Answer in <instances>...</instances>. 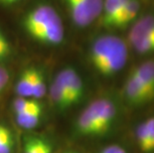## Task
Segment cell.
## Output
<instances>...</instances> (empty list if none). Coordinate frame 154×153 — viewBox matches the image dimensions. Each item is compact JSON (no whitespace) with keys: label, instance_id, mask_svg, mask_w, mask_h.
I'll return each mask as SVG.
<instances>
[{"label":"cell","instance_id":"1","mask_svg":"<svg viewBox=\"0 0 154 153\" xmlns=\"http://www.w3.org/2000/svg\"><path fill=\"white\" fill-rule=\"evenodd\" d=\"M127 58L126 44L116 36H101L94 42L90 50L91 65L103 77H111L122 70Z\"/></svg>","mask_w":154,"mask_h":153},{"label":"cell","instance_id":"2","mask_svg":"<svg viewBox=\"0 0 154 153\" xmlns=\"http://www.w3.org/2000/svg\"><path fill=\"white\" fill-rule=\"evenodd\" d=\"M117 110L112 100L97 99L91 102L78 116L75 129L79 135L97 137L104 135L112 127Z\"/></svg>","mask_w":154,"mask_h":153},{"label":"cell","instance_id":"3","mask_svg":"<svg viewBox=\"0 0 154 153\" xmlns=\"http://www.w3.org/2000/svg\"><path fill=\"white\" fill-rule=\"evenodd\" d=\"M28 34L41 43L58 45L64 39V26L57 11L50 5H39L24 19Z\"/></svg>","mask_w":154,"mask_h":153},{"label":"cell","instance_id":"4","mask_svg":"<svg viewBox=\"0 0 154 153\" xmlns=\"http://www.w3.org/2000/svg\"><path fill=\"white\" fill-rule=\"evenodd\" d=\"M75 24L79 27L88 26L103 12V0H66Z\"/></svg>","mask_w":154,"mask_h":153},{"label":"cell","instance_id":"5","mask_svg":"<svg viewBox=\"0 0 154 153\" xmlns=\"http://www.w3.org/2000/svg\"><path fill=\"white\" fill-rule=\"evenodd\" d=\"M123 94L129 105L138 106L145 105L154 99V90L130 73L124 84Z\"/></svg>","mask_w":154,"mask_h":153},{"label":"cell","instance_id":"6","mask_svg":"<svg viewBox=\"0 0 154 153\" xmlns=\"http://www.w3.org/2000/svg\"><path fill=\"white\" fill-rule=\"evenodd\" d=\"M56 78L63 84L71 106L80 102L84 94V84L77 71L73 68H66L62 70Z\"/></svg>","mask_w":154,"mask_h":153},{"label":"cell","instance_id":"7","mask_svg":"<svg viewBox=\"0 0 154 153\" xmlns=\"http://www.w3.org/2000/svg\"><path fill=\"white\" fill-rule=\"evenodd\" d=\"M154 35V16L148 15L139 19L129 32L128 40L133 45Z\"/></svg>","mask_w":154,"mask_h":153},{"label":"cell","instance_id":"8","mask_svg":"<svg viewBox=\"0 0 154 153\" xmlns=\"http://www.w3.org/2000/svg\"><path fill=\"white\" fill-rule=\"evenodd\" d=\"M37 69L29 68L25 70L19 77L16 84V93L21 97H32L33 96L34 79Z\"/></svg>","mask_w":154,"mask_h":153},{"label":"cell","instance_id":"9","mask_svg":"<svg viewBox=\"0 0 154 153\" xmlns=\"http://www.w3.org/2000/svg\"><path fill=\"white\" fill-rule=\"evenodd\" d=\"M140 5L138 0H129L124 5V7L121 9L119 15L116 16V20L113 21V24L111 27H124L128 23H130L138 14Z\"/></svg>","mask_w":154,"mask_h":153},{"label":"cell","instance_id":"10","mask_svg":"<svg viewBox=\"0 0 154 153\" xmlns=\"http://www.w3.org/2000/svg\"><path fill=\"white\" fill-rule=\"evenodd\" d=\"M42 106H38L31 109L26 112H23L20 113H16L15 118H16V122L18 123L19 126H21L22 128L26 129H32L36 127L39 122L41 120L42 116Z\"/></svg>","mask_w":154,"mask_h":153},{"label":"cell","instance_id":"11","mask_svg":"<svg viewBox=\"0 0 154 153\" xmlns=\"http://www.w3.org/2000/svg\"><path fill=\"white\" fill-rule=\"evenodd\" d=\"M50 99L52 103L61 110H65L71 107L66 90L57 78H55L50 87Z\"/></svg>","mask_w":154,"mask_h":153},{"label":"cell","instance_id":"12","mask_svg":"<svg viewBox=\"0 0 154 153\" xmlns=\"http://www.w3.org/2000/svg\"><path fill=\"white\" fill-rule=\"evenodd\" d=\"M128 1L129 0H103V24L111 27L116 16Z\"/></svg>","mask_w":154,"mask_h":153},{"label":"cell","instance_id":"13","mask_svg":"<svg viewBox=\"0 0 154 153\" xmlns=\"http://www.w3.org/2000/svg\"><path fill=\"white\" fill-rule=\"evenodd\" d=\"M131 73L154 90V60H149L140 64Z\"/></svg>","mask_w":154,"mask_h":153},{"label":"cell","instance_id":"14","mask_svg":"<svg viewBox=\"0 0 154 153\" xmlns=\"http://www.w3.org/2000/svg\"><path fill=\"white\" fill-rule=\"evenodd\" d=\"M23 153H53L52 146L39 136H30L26 139Z\"/></svg>","mask_w":154,"mask_h":153},{"label":"cell","instance_id":"15","mask_svg":"<svg viewBox=\"0 0 154 153\" xmlns=\"http://www.w3.org/2000/svg\"><path fill=\"white\" fill-rule=\"evenodd\" d=\"M135 139L140 151L143 153H152L150 137L144 121L140 122L135 128Z\"/></svg>","mask_w":154,"mask_h":153},{"label":"cell","instance_id":"16","mask_svg":"<svg viewBox=\"0 0 154 153\" xmlns=\"http://www.w3.org/2000/svg\"><path fill=\"white\" fill-rule=\"evenodd\" d=\"M14 149V138L8 126L0 124V153H12Z\"/></svg>","mask_w":154,"mask_h":153},{"label":"cell","instance_id":"17","mask_svg":"<svg viewBox=\"0 0 154 153\" xmlns=\"http://www.w3.org/2000/svg\"><path fill=\"white\" fill-rule=\"evenodd\" d=\"M41 103L37 102V99H30L29 97H21L19 96L18 99H16L14 102H13V110H14L15 115L16 113H20L23 112H26V110H29L31 109H34V107L40 106Z\"/></svg>","mask_w":154,"mask_h":153},{"label":"cell","instance_id":"18","mask_svg":"<svg viewBox=\"0 0 154 153\" xmlns=\"http://www.w3.org/2000/svg\"><path fill=\"white\" fill-rule=\"evenodd\" d=\"M46 94V84L43 74L37 70L34 79V87H33V97L34 99H40L44 97Z\"/></svg>","mask_w":154,"mask_h":153},{"label":"cell","instance_id":"19","mask_svg":"<svg viewBox=\"0 0 154 153\" xmlns=\"http://www.w3.org/2000/svg\"><path fill=\"white\" fill-rule=\"evenodd\" d=\"M132 47L139 54H148L154 52V35L133 44Z\"/></svg>","mask_w":154,"mask_h":153},{"label":"cell","instance_id":"20","mask_svg":"<svg viewBox=\"0 0 154 153\" xmlns=\"http://www.w3.org/2000/svg\"><path fill=\"white\" fill-rule=\"evenodd\" d=\"M143 121L145 123L147 131H148V134L150 137V143H151V149L153 153L154 152V116L146 118L145 120H143Z\"/></svg>","mask_w":154,"mask_h":153},{"label":"cell","instance_id":"21","mask_svg":"<svg viewBox=\"0 0 154 153\" xmlns=\"http://www.w3.org/2000/svg\"><path fill=\"white\" fill-rule=\"evenodd\" d=\"M9 82V73L8 71L0 66V93L4 90L5 87Z\"/></svg>","mask_w":154,"mask_h":153},{"label":"cell","instance_id":"22","mask_svg":"<svg viewBox=\"0 0 154 153\" xmlns=\"http://www.w3.org/2000/svg\"><path fill=\"white\" fill-rule=\"evenodd\" d=\"M99 153H127V151L119 145L112 144L103 148Z\"/></svg>","mask_w":154,"mask_h":153},{"label":"cell","instance_id":"23","mask_svg":"<svg viewBox=\"0 0 154 153\" xmlns=\"http://www.w3.org/2000/svg\"><path fill=\"white\" fill-rule=\"evenodd\" d=\"M10 52V46L9 45H0V61L7 57Z\"/></svg>","mask_w":154,"mask_h":153},{"label":"cell","instance_id":"24","mask_svg":"<svg viewBox=\"0 0 154 153\" xmlns=\"http://www.w3.org/2000/svg\"><path fill=\"white\" fill-rule=\"evenodd\" d=\"M0 45H9L7 39L5 38V36L2 34L1 31H0Z\"/></svg>","mask_w":154,"mask_h":153},{"label":"cell","instance_id":"25","mask_svg":"<svg viewBox=\"0 0 154 153\" xmlns=\"http://www.w3.org/2000/svg\"><path fill=\"white\" fill-rule=\"evenodd\" d=\"M18 1H20V0H0V3L5 5H10V4H14V3Z\"/></svg>","mask_w":154,"mask_h":153}]
</instances>
